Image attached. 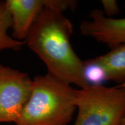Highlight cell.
<instances>
[{
    "instance_id": "7c38bea8",
    "label": "cell",
    "mask_w": 125,
    "mask_h": 125,
    "mask_svg": "<svg viewBox=\"0 0 125 125\" xmlns=\"http://www.w3.org/2000/svg\"><path fill=\"white\" fill-rule=\"evenodd\" d=\"M119 86H120V87H122V88H125V83H123V84H122V85H118Z\"/></svg>"
},
{
    "instance_id": "6da1fadb",
    "label": "cell",
    "mask_w": 125,
    "mask_h": 125,
    "mask_svg": "<svg viewBox=\"0 0 125 125\" xmlns=\"http://www.w3.org/2000/svg\"><path fill=\"white\" fill-rule=\"evenodd\" d=\"M72 22L63 12L46 7L37 18L24 43L43 61L48 74L80 88L89 85L83 76V61L72 48Z\"/></svg>"
},
{
    "instance_id": "30bf717a",
    "label": "cell",
    "mask_w": 125,
    "mask_h": 125,
    "mask_svg": "<svg viewBox=\"0 0 125 125\" xmlns=\"http://www.w3.org/2000/svg\"><path fill=\"white\" fill-rule=\"evenodd\" d=\"M102 4L103 13L107 18H113L120 12V8L115 0H102Z\"/></svg>"
},
{
    "instance_id": "277c9868",
    "label": "cell",
    "mask_w": 125,
    "mask_h": 125,
    "mask_svg": "<svg viewBox=\"0 0 125 125\" xmlns=\"http://www.w3.org/2000/svg\"><path fill=\"white\" fill-rule=\"evenodd\" d=\"M32 87L33 80L28 74L0 63V123H16Z\"/></svg>"
},
{
    "instance_id": "52a82bcc",
    "label": "cell",
    "mask_w": 125,
    "mask_h": 125,
    "mask_svg": "<svg viewBox=\"0 0 125 125\" xmlns=\"http://www.w3.org/2000/svg\"><path fill=\"white\" fill-rule=\"evenodd\" d=\"M93 60L104 70L106 80L115 81L118 85L125 83V44L112 48Z\"/></svg>"
},
{
    "instance_id": "7a4b0ae2",
    "label": "cell",
    "mask_w": 125,
    "mask_h": 125,
    "mask_svg": "<svg viewBox=\"0 0 125 125\" xmlns=\"http://www.w3.org/2000/svg\"><path fill=\"white\" fill-rule=\"evenodd\" d=\"M76 111V89L49 74L36 76L15 125H67Z\"/></svg>"
},
{
    "instance_id": "8992f818",
    "label": "cell",
    "mask_w": 125,
    "mask_h": 125,
    "mask_svg": "<svg viewBox=\"0 0 125 125\" xmlns=\"http://www.w3.org/2000/svg\"><path fill=\"white\" fill-rule=\"evenodd\" d=\"M89 20L81 23V33L108 45L111 49L125 44V18H107L102 10L94 9Z\"/></svg>"
},
{
    "instance_id": "9c48e42d",
    "label": "cell",
    "mask_w": 125,
    "mask_h": 125,
    "mask_svg": "<svg viewBox=\"0 0 125 125\" xmlns=\"http://www.w3.org/2000/svg\"><path fill=\"white\" fill-rule=\"evenodd\" d=\"M83 76L89 85H100L106 80L105 72L93 58L83 61Z\"/></svg>"
},
{
    "instance_id": "5b68a950",
    "label": "cell",
    "mask_w": 125,
    "mask_h": 125,
    "mask_svg": "<svg viewBox=\"0 0 125 125\" xmlns=\"http://www.w3.org/2000/svg\"><path fill=\"white\" fill-rule=\"evenodd\" d=\"M6 4L12 20L13 38L26 40L32 25L42 10L52 7L64 12L76 8L77 1L70 0H6Z\"/></svg>"
},
{
    "instance_id": "3957f363",
    "label": "cell",
    "mask_w": 125,
    "mask_h": 125,
    "mask_svg": "<svg viewBox=\"0 0 125 125\" xmlns=\"http://www.w3.org/2000/svg\"><path fill=\"white\" fill-rule=\"evenodd\" d=\"M74 125H117L125 112V88L88 85L76 89Z\"/></svg>"
},
{
    "instance_id": "ba28073f",
    "label": "cell",
    "mask_w": 125,
    "mask_h": 125,
    "mask_svg": "<svg viewBox=\"0 0 125 125\" xmlns=\"http://www.w3.org/2000/svg\"><path fill=\"white\" fill-rule=\"evenodd\" d=\"M12 27V20L6 1H0V52L4 49L18 51L25 43L9 36L8 30Z\"/></svg>"
},
{
    "instance_id": "8fae6325",
    "label": "cell",
    "mask_w": 125,
    "mask_h": 125,
    "mask_svg": "<svg viewBox=\"0 0 125 125\" xmlns=\"http://www.w3.org/2000/svg\"><path fill=\"white\" fill-rule=\"evenodd\" d=\"M117 125H125V112L124 113L122 117H121L120 120V122H119V123H118Z\"/></svg>"
}]
</instances>
